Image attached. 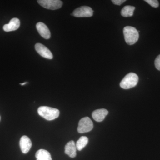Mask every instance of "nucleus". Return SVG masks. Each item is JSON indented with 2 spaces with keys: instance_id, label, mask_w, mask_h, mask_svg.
I'll return each instance as SVG.
<instances>
[{
  "instance_id": "3",
  "label": "nucleus",
  "mask_w": 160,
  "mask_h": 160,
  "mask_svg": "<svg viewBox=\"0 0 160 160\" xmlns=\"http://www.w3.org/2000/svg\"><path fill=\"white\" fill-rule=\"evenodd\" d=\"M138 80L137 74L133 72H130L126 75L121 81L120 86L123 89H131L137 86Z\"/></svg>"
},
{
  "instance_id": "6",
  "label": "nucleus",
  "mask_w": 160,
  "mask_h": 160,
  "mask_svg": "<svg viewBox=\"0 0 160 160\" xmlns=\"http://www.w3.org/2000/svg\"><path fill=\"white\" fill-rule=\"evenodd\" d=\"M38 2L44 8L51 10L60 9L63 5L62 2L60 0H39Z\"/></svg>"
},
{
  "instance_id": "5",
  "label": "nucleus",
  "mask_w": 160,
  "mask_h": 160,
  "mask_svg": "<svg viewBox=\"0 0 160 160\" xmlns=\"http://www.w3.org/2000/svg\"><path fill=\"white\" fill-rule=\"evenodd\" d=\"M93 12L91 7L82 6L75 9L71 15L77 18H89L93 15Z\"/></svg>"
},
{
  "instance_id": "16",
  "label": "nucleus",
  "mask_w": 160,
  "mask_h": 160,
  "mask_svg": "<svg viewBox=\"0 0 160 160\" xmlns=\"http://www.w3.org/2000/svg\"><path fill=\"white\" fill-rule=\"evenodd\" d=\"M145 2L150 5L152 7L158 8L159 6V3L157 0H145Z\"/></svg>"
},
{
  "instance_id": "10",
  "label": "nucleus",
  "mask_w": 160,
  "mask_h": 160,
  "mask_svg": "<svg viewBox=\"0 0 160 160\" xmlns=\"http://www.w3.org/2000/svg\"><path fill=\"white\" fill-rule=\"evenodd\" d=\"M20 26V20L17 18H13L10 20L9 24L4 25L3 28L4 31L8 32L16 30L19 28Z\"/></svg>"
},
{
  "instance_id": "17",
  "label": "nucleus",
  "mask_w": 160,
  "mask_h": 160,
  "mask_svg": "<svg viewBox=\"0 0 160 160\" xmlns=\"http://www.w3.org/2000/svg\"><path fill=\"white\" fill-rule=\"evenodd\" d=\"M155 66L156 69L160 71V54L158 56L155 60Z\"/></svg>"
},
{
  "instance_id": "18",
  "label": "nucleus",
  "mask_w": 160,
  "mask_h": 160,
  "mask_svg": "<svg viewBox=\"0 0 160 160\" xmlns=\"http://www.w3.org/2000/svg\"><path fill=\"white\" fill-rule=\"evenodd\" d=\"M126 2V0H112V2L114 4V5L120 6L123 3Z\"/></svg>"
},
{
  "instance_id": "7",
  "label": "nucleus",
  "mask_w": 160,
  "mask_h": 160,
  "mask_svg": "<svg viewBox=\"0 0 160 160\" xmlns=\"http://www.w3.org/2000/svg\"><path fill=\"white\" fill-rule=\"evenodd\" d=\"M35 49L38 53L45 58L52 59L53 58V55L51 52L47 47L41 43H37L35 45Z\"/></svg>"
},
{
  "instance_id": "19",
  "label": "nucleus",
  "mask_w": 160,
  "mask_h": 160,
  "mask_svg": "<svg viewBox=\"0 0 160 160\" xmlns=\"http://www.w3.org/2000/svg\"><path fill=\"white\" fill-rule=\"evenodd\" d=\"M27 83V82H25L23 83H20V85H22V86H23V85H26V84Z\"/></svg>"
},
{
  "instance_id": "13",
  "label": "nucleus",
  "mask_w": 160,
  "mask_h": 160,
  "mask_svg": "<svg viewBox=\"0 0 160 160\" xmlns=\"http://www.w3.org/2000/svg\"><path fill=\"white\" fill-rule=\"evenodd\" d=\"M35 156L37 160H52L50 153L45 149H41L38 150Z\"/></svg>"
},
{
  "instance_id": "8",
  "label": "nucleus",
  "mask_w": 160,
  "mask_h": 160,
  "mask_svg": "<svg viewBox=\"0 0 160 160\" xmlns=\"http://www.w3.org/2000/svg\"><path fill=\"white\" fill-rule=\"evenodd\" d=\"M36 28L40 35L44 38L49 39L51 37V33L49 28L42 22H38L37 24Z\"/></svg>"
},
{
  "instance_id": "4",
  "label": "nucleus",
  "mask_w": 160,
  "mask_h": 160,
  "mask_svg": "<svg viewBox=\"0 0 160 160\" xmlns=\"http://www.w3.org/2000/svg\"><path fill=\"white\" fill-rule=\"evenodd\" d=\"M93 127V123L90 118L87 117L83 118L79 122L78 132L80 133L89 132L92 130Z\"/></svg>"
},
{
  "instance_id": "1",
  "label": "nucleus",
  "mask_w": 160,
  "mask_h": 160,
  "mask_svg": "<svg viewBox=\"0 0 160 160\" xmlns=\"http://www.w3.org/2000/svg\"><path fill=\"white\" fill-rule=\"evenodd\" d=\"M38 112L41 117L48 121H52L58 117L59 110L48 106H41L38 109Z\"/></svg>"
},
{
  "instance_id": "2",
  "label": "nucleus",
  "mask_w": 160,
  "mask_h": 160,
  "mask_svg": "<svg viewBox=\"0 0 160 160\" xmlns=\"http://www.w3.org/2000/svg\"><path fill=\"white\" fill-rule=\"evenodd\" d=\"M124 38L127 44L132 45L137 42L139 37L138 32L134 27L127 26L123 29Z\"/></svg>"
},
{
  "instance_id": "11",
  "label": "nucleus",
  "mask_w": 160,
  "mask_h": 160,
  "mask_svg": "<svg viewBox=\"0 0 160 160\" xmlns=\"http://www.w3.org/2000/svg\"><path fill=\"white\" fill-rule=\"evenodd\" d=\"M108 113L109 112L106 109H98L92 112V117L96 122H101L105 119Z\"/></svg>"
},
{
  "instance_id": "9",
  "label": "nucleus",
  "mask_w": 160,
  "mask_h": 160,
  "mask_svg": "<svg viewBox=\"0 0 160 160\" xmlns=\"http://www.w3.org/2000/svg\"><path fill=\"white\" fill-rule=\"evenodd\" d=\"M31 140L26 136H23L20 141V146L21 150L23 153L29 152L32 147Z\"/></svg>"
},
{
  "instance_id": "12",
  "label": "nucleus",
  "mask_w": 160,
  "mask_h": 160,
  "mask_svg": "<svg viewBox=\"0 0 160 160\" xmlns=\"http://www.w3.org/2000/svg\"><path fill=\"white\" fill-rule=\"evenodd\" d=\"M77 148L74 141H70L65 146V152L69 157L74 158L76 156Z\"/></svg>"
},
{
  "instance_id": "20",
  "label": "nucleus",
  "mask_w": 160,
  "mask_h": 160,
  "mask_svg": "<svg viewBox=\"0 0 160 160\" xmlns=\"http://www.w3.org/2000/svg\"><path fill=\"white\" fill-rule=\"evenodd\" d=\"M0 119H1V117H0Z\"/></svg>"
},
{
  "instance_id": "15",
  "label": "nucleus",
  "mask_w": 160,
  "mask_h": 160,
  "mask_svg": "<svg viewBox=\"0 0 160 160\" xmlns=\"http://www.w3.org/2000/svg\"><path fill=\"white\" fill-rule=\"evenodd\" d=\"M88 142L89 139L88 138L85 136L81 137L77 142L76 144L77 149L79 151H81L84 147H86V145L88 144Z\"/></svg>"
},
{
  "instance_id": "14",
  "label": "nucleus",
  "mask_w": 160,
  "mask_h": 160,
  "mask_svg": "<svg viewBox=\"0 0 160 160\" xmlns=\"http://www.w3.org/2000/svg\"><path fill=\"white\" fill-rule=\"evenodd\" d=\"M135 7L134 6H126L123 7L121 12V14L124 17H132L133 14Z\"/></svg>"
}]
</instances>
